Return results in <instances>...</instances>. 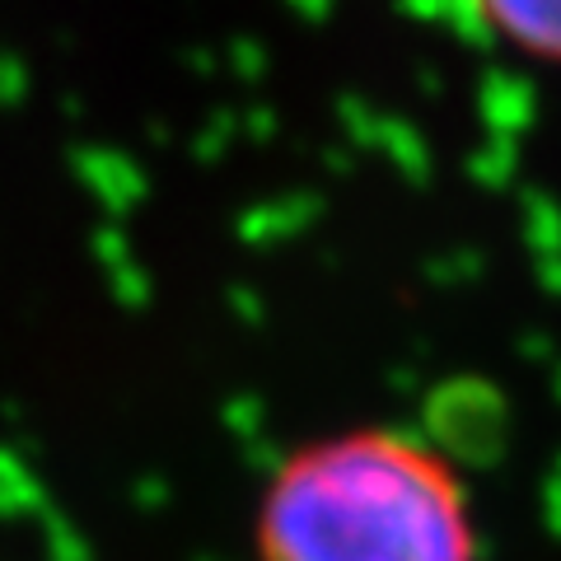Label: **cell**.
Returning <instances> with one entry per match:
<instances>
[{
	"label": "cell",
	"mask_w": 561,
	"mask_h": 561,
	"mask_svg": "<svg viewBox=\"0 0 561 561\" xmlns=\"http://www.w3.org/2000/svg\"><path fill=\"white\" fill-rule=\"evenodd\" d=\"M257 561H478L468 482L445 449L393 426L319 435L272 468Z\"/></svg>",
	"instance_id": "6da1fadb"
},
{
	"label": "cell",
	"mask_w": 561,
	"mask_h": 561,
	"mask_svg": "<svg viewBox=\"0 0 561 561\" xmlns=\"http://www.w3.org/2000/svg\"><path fill=\"white\" fill-rule=\"evenodd\" d=\"M478 20L496 43L542 66H561V0H491Z\"/></svg>",
	"instance_id": "7a4b0ae2"
}]
</instances>
